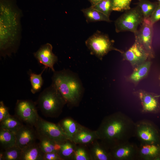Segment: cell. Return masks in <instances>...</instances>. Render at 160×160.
Listing matches in <instances>:
<instances>
[{"label":"cell","mask_w":160,"mask_h":160,"mask_svg":"<svg viewBox=\"0 0 160 160\" xmlns=\"http://www.w3.org/2000/svg\"><path fill=\"white\" fill-rule=\"evenodd\" d=\"M102 0H88L91 4V6H94Z\"/></svg>","instance_id":"36"},{"label":"cell","mask_w":160,"mask_h":160,"mask_svg":"<svg viewBox=\"0 0 160 160\" xmlns=\"http://www.w3.org/2000/svg\"><path fill=\"white\" fill-rule=\"evenodd\" d=\"M72 159L74 160H90L92 159L84 148L79 147L76 148Z\"/></svg>","instance_id":"32"},{"label":"cell","mask_w":160,"mask_h":160,"mask_svg":"<svg viewBox=\"0 0 160 160\" xmlns=\"http://www.w3.org/2000/svg\"><path fill=\"white\" fill-rule=\"evenodd\" d=\"M144 19L143 12L139 6L131 8L125 11L115 21L116 31L119 33L129 31L135 34Z\"/></svg>","instance_id":"6"},{"label":"cell","mask_w":160,"mask_h":160,"mask_svg":"<svg viewBox=\"0 0 160 160\" xmlns=\"http://www.w3.org/2000/svg\"><path fill=\"white\" fill-rule=\"evenodd\" d=\"M137 159L160 160V143L140 144L138 147Z\"/></svg>","instance_id":"16"},{"label":"cell","mask_w":160,"mask_h":160,"mask_svg":"<svg viewBox=\"0 0 160 160\" xmlns=\"http://www.w3.org/2000/svg\"><path fill=\"white\" fill-rule=\"evenodd\" d=\"M0 143L5 149L15 145V134L6 129L0 128Z\"/></svg>","instance_id":"25"},{"label":"cell","mask_w":160,"mask_h":160,"mask_svg":"<svg viewBox=\"0 0 160 160\" xmlns=\"http://www.w3.org/2000/svg\"><path fill=\"white\" fill-rule=\"evenodd\" d=\"M107 150L102 144L95 143L91 149V158L95 160H112L110 152Z\"/></svg>","instance_id":"22"},{"label":"cell","mask_w":160,"mask_h":160,"mask_svg":"<svg viewBox=\"0 0 160 160\" xmlns=\"http://www.w3.org/2000/svg\"><path fill=\"white\" fill-rule=\"evenodd\" d=\"M81 11L88 23L100 21L108 22L111 21L109 17L91 6L82 9Z\"/></svg>","instance_id":"19"},{"label":"cell","mask_w":160,"mask_h":160,"mask_svg":"<svg viewBox=\"0 0 160 160\" xmlns=\"http://www.w3.org/2000/svg\"><path fill=\"white\" fill-rule=\"evenodd\" d=\"M44 153L35 142L22 149L20 160H43Z\"/></svg>","instance_id":"18"},{"label":"cell","mask_w":160,"mask_h":160,"mask_svg":"<svg viewBox=\"0 0 160 160\" xmlns=\"http://www.w3.org/2000/svg\"><path fill=\"white\" fill-rule=\"evenodd\" d=\"M46 68L44 67L39 74H36L32 72H29L30 80L31 85V91L33 94L36 93L41 89L43 83L42 75Z\"/></svg>","instance_id":"28"},{"label":"cell","mask_w":160,"mask_h":160,"mask_svg":"<svg viewBox=\"0 0 160 160\" xmlns=\"http://www.w3.org/2000/svg\"><path fill=\"white\" fill-rule=\"evenodd\" d=\"M137 5L140 8L144 18H150L155 9L158 2H151L148 0H138Z\"/></svg>","instance_id":"27"},{"label":"cell","mask_w":160,"mask_h":160,"mask_svg":"<svg viewBox=\"0 0 160 160\" xmlns=\"http://www.w3.org/2000/svg\"><path fill=\"white\" fill-rule=\"evenodd\" d=\"M98 139L96 131H92L81 126L74 136L72 142L75 144H87Z\"/></svg>","instance_id":"17"},{"label":"cell","mask_w":160,"mask_h":160,"mask_svg":"<svg viewBox=\"0 0 160 160\" xmlns=\"http://www.w3.org/2000/svg\"><path fill=\"white\" fill-rule=\"evenodd\" d=\"M72 143L70 140H68L61 144L58 154L62 160L72 159L76 148Z\"/></svg>","instance_id":"26"},{"label":"cell","mask_w":160,"mask_h":160,"mask_svg":"<svg viewBox=\"0 0 160 160\" xmlns=\"http://www.w3.org/2000/svg\"><path fill=\"white\" fill-rule=\"evenodd\" d=\"M114 41L111 40L106 34L97 31L90 36L85 41V44L89 50L90 54L102 60L103 57L112 50L123 52L113 47Z\"/></svg>","instance_id":"5"},{"label":"cell","mask_w":160,"mask_h":160,"mask_svg":"<svg viewBox=\"0 0 160 160\" xmlns=\"http://www.w3.org/2000/svg\"><path fill=\"white\" fill-rule=\"evenodd\" d=\"M10 115L7 108L2 101L0 102V122L9 116Z\"/></svg>","instance_id":"34"},{"label":"cell","mask_w":160,"mask_h":160,"mask_svg":"<svg viewBox=\"0 0 160 160\" xmlns=\"http://www.w3.org/2000/svg\"><path fill=\"white\" fill-rule=\"evenodd\" d=\"M140 144L160 143V133L150 121L143 120L135 123V135Z\"/></svg>","instance_id":"8"},{"label":"cell","mask_w":160,"mask_h":160,"mask_svg":"<svg viewBox=\"0 0 160 160\" xmlns=\"http://www.w3.org/2000/svg\"><path fill=\"white\" fill-rule=\"evenodd\" d=\"M52 45L47 43L42 45L33 53L34 57L38 62L43 65L46 68H49L53 72L54 64L57 61V57L52 52Z\"/></svg>","instance_id":"13"},{"label":"cell","mask_w":160,"mask_h":160,"mask_svg":"<svg viewBox=\"0 0 160 160\" xmlns=\"http://www.w3.org/2000/svg\"><path fill=\"white\" fill-rule=\"evenodd\" d=\"M34 126L37 138H47L60 144L69 140L59 124L48 121L39 117Z\"/></svg>","instance_id":"7"},{"label":"cell","mask_w":160,"mask_h":160,"mask_svg":"<svg viewBox=\"0 0 160 160\" xmlns=\"http://www.w3.org/2000/svg\"><path fill=\"white\" fill-rule=\"evenodd\" d=\"M4 152H1L0 153V160H3Z\"/></svg>","instance_id":"37"},{"label":"cell","mask_w":160,"mask_h":160,"mask_svg":"<svg viewBox=\"0 0 160 160\" xmlns=\"http://www.w3.org/2000/svg\"><path fill=\"white\" fill-rule=\"evenodd\" d=\"M157 0L159 1V2H160V0Z\"/></svg>","instance_id":"38"},{"label":"cell","mask_w":160,"mask_h":160,"mask_svg":"<svg viewBox=\"0 0 160 160\" xmlns=\"http://www.w3.org/2000/svg\"><path fill=\"white\" fill-rule=\"evenodd\" d=\"M22 149L15 145L5 149L3 160H20Z\"/></svg>","instance_id":"30"},{"label":"cell","mask_w":160,"mask_h":160,"mask_svg":"<svg viewBox=\"0 0 160 160\" xmlns=\"http://www.w3.org/2000/svg\"><path fill=\"white\" fill-rule=\"evenodd\" d=\"M122 54L124 58L129 62L134 69L151 59L144 48L136 41L127 50Z\"/></svg>","instance_id":"12"},{"label":"cell","mask_w":160,"mask_h":160,"mask_svg":"<svg viewBox=\"0 0 160 160\" xmlns=\"http://www.w3.org/2000/svg\"><path fill=\"white\" fill-rule=\"evenodd\" d=\"M138 147L129 141L116 146L110 149L112 159L133 160L137 159Z\"/></svg>","instance_id":"11"},{"label":"cell","mask_w":160,"mask_h":160,"mask_svg":"<svg viewBox=\"0 0 160 160\" xmlns=\"http://www.w3.org/2000/svg\"><path fill=\"white\" fill-rule=\"evenodd\" d=\"M15 145L22 149L35 143L37 138L36 130L33 126L23 125L15 133Z\"/></svg>","instance_id":"15"},{"label":"cell","mask_w":160,"mask_h":160,"mask_svg":"<svg viewBox=\"0 0 160 160\" xmlns=\"http://www.w3.org/2000/svg\"><path fill=\"white\" fill-rule=\"evenodd\" d=\"M59 124L69 140L71 142L74 136L81 126L72 119L68 118L63 120Z\"/></svg>","instance_id":"20"},{"label":"cell","mask_w":160,"mask_h":160,"mask_svg":"<svg viewBox=\"0 0 160 160\" xmlns=\"http://www.w3.org/2000/svg\"><path fill=\"white\" fill-rule=\"evenodd\" d=\"M153 25L150 18L144 19L140 29L134 34L135 41L144 48L151 59L153 58L155 56L152 46Z\"/></svg>","instance_id":"10"},{"label":"cell","mask_w":160,"mask_h":160,"mask_svg":"<svg viewBox=\"0 0 160 160\" xmlns=\"http://www.w3.org/2000/svg\"><path fill=\"white\" fill-rule=\"evenodd\" d=\"M66 103L60 93L52 84L41 92L37 101L42 113L50 117L58 115Z\"/></svg>","instance_id":"4"},{"label":"cell","mask_w":160,"mask_h":160,"mask_svg":"<svg viewBox=\"0 0 160 160\" xmlns=\"http://www.w3.org/2000/svg\"><path fill=\"white\" fill-rule=\"evenodd\" d=\"M135 128V123L130 118L117 112L105 117L95 131L98 139L110 150L134 137Z\"/></svg>","instance_id":"1"},{"label":"cell","mask_w":160,"mask_h":160,"mask_svg":"<svg viewBox=\"0 0 160 160\" xmlns=\"http://www.w3.org/2000/svg\"><path fill=\"white\" fill-rule=\"evenodd\" d=\"M132 0H113V11L122 12L131 8Z\"/></svg>","instance_id":"31"},{"label":"cell","mask_w":160,"mask_h":160,"mask_svg":"<svg viewBox=\"0 0 160 160\" xmlns=\"http://www.w3.org/2000/svg\"><path fill=\"white\" fill-rule=\"evenodd\" d=\"M138 95L141 101L143 112L153 113L160 112L159 101L160 95L141 91L138 92Z\"/></svg>","instance_id":"14"},{"label":"cell","mask_w":160,"mask_h":160,"mask_svg":"<svg viewBox=\"0 0 160 160\" xmlns=\"http://www.w3.org/2000/svg\"><path fill=\"white\" fill-rule=\"evenodd\" d=\"M150 19L153 24H154L160 20V2H158V4L154 12L150 17Z\"/></svg>","instance_id":"33"},{"label":"cell","mask_w":160,"mask_h":160,"mask_svg":"<svg viewBox=\"0 0 160 160\" xmlns=\"http://www.w3.org/2000/svg\"><path fill=\"white\" fill-rule=\"evenodd\" d=\"M58 153L50 152L45 153L43 156V160H62Z\"/></svg>","instance_id":"35"},{"label":"cell","mask_w":160,"mask_h":160,"mask_svg":"<svg viewBox=\"0 0 160 160\" xmlns=\"http://www.w3.org/2000/svg\"><path fill=\"white\" fill-rule=\"evenodd\" d=\"M15 113L23 122L27 125L35 126L39 117L35 104L29 100H17L16 103Z\"/></svg>","instance_id":"9"},{"label":"cell","mask_w":160,"mask_h":160,"mask_svg":"<svg viewBox=\"0 0 160 160\" xmlns=\"http://www.w3.org/2000/svg\"><path fill=\"white\" fill-rule=\"evenodd\" d=\"M113 0H102L96 5L91 6L108 17L113 11Z\"/></svg>","instance_id":"29"},{"label":"cell","mask_w":160,"mask_h":160,"mask_svg":"<svg viewBox=\"0 0 160 160\" xmlns=\"http://www.w3.org/2000/svg\"><path fill=\"white\" fill-rule=\"evenodd\" d=\"M39 143L40 147L44 153L50 152L58 153L60 151L62 144L56 142L47 138L39 137Z\"/></svg>","instance_id":"24"},{"label":"cell","mask_w":160,"mask_h":160,"mask_svg":"<svg viewBox=\"0 0 160 160\" xmlns=\"http://www.w3.org/2000/svg\"><path fill=\"white\" fill-rule=\"evenodd\" d=\"M23 125V121L17 116L11 115L0 122V128L7 130L15 134Z\"/></svg>","instance_id":"21"},{"label":"cell","mask_w":160,"mask_h":160,"mask_svg":"<svg viewBox=\"0 0 160 160\" xmlns=\"http://www.w3.org/2000/svg\"><path fill=\"white\" fill-rule=\"evenodd\" d=\"M20 11L1 6L0 20V56H10L18 49L21 35Z\"/></svg>","instance_id":"2"},{"label":"cell","mask_w":160,"mask_h":160,"mask_svg":"<svg viewBox=\"0 0 160 160\" xmlns=\"http://www.w3.org/2000/svg\"></svg>","instance_id":"39"},{"label":"cell","mask_w":160,"mask_h":160,"mask_svg":"<svg viewBox=\"0 0 160 160\" xmlns=\"http://www.w3.org/2000/svg\"><path fill=\"white\" fill-rule=\"evenodd\" d=\"M53 72L52 84L60 92L66 103L76 104L82 92V86L78 78L68 70Z\"/></svg>","instance_id":"3"},{"label":"cell","mask_w":160,"mask_h":160,"mask_svg":"<svg viewBox=\"0 0 160 160\" xmlns=\"http://www.w3.org/2000/svg\"><path fill=\"white\" fill-rule=\"evenodd\" d=\"M151 64V62L148 60L135 68L130 77V80L137 83L145 77L148 73Z\"/></svg>","instance_id":"23"}]
</instances>
